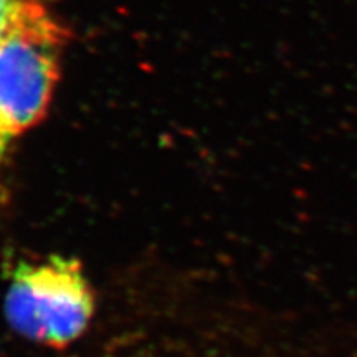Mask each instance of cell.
I'll return each mask as SVG.
<instances>
[{
    "label": "cell",
    "mask_w": 357,
    "mask_h": 357,
    "mask_svg": "<svg viewBox=\"0 0 357 357\" xmlns=\"http://www.w3.org/2000/svg\"><path fill=\"white\" fill-rule=\"evenodd\" d=\"M66 30L42 0H24L0 38V160L43 118L60 78Z\"/></svg>",
    "instance_id": "1"
},
{
    "label": "cell",
    "mask_w": 357,
    "mask_h": 357,
    "mask_svg": "<svg viewBox=\"0 0 357 357\" xmlns=\"http://www.w3.org/2000/svg\"><path fill=\"white\" fill-rule=\"evenodd\" d=\"M95 311V291L77 258L24 260L8 276L3 314L13 331L35 344L70 346L86 333Z\"/></svg>",
    "instance_id": "2"
},
{
    "label": "cell",
    "mask_w": 357,
    "mask_h": 357,
    "mask_svg": "<svg viewBox=\"0 0 357 357\" xmlns=\"http://www.w3.org/2000/svg\"><path fill=\"white\" fill-rule=\"evenodd\" d=\"M22 3H24V0H0V38L6 35Z\"/></svg>",
    "instance_id": "3"
}]
</instances>
